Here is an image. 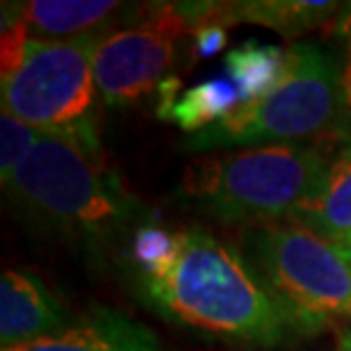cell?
I'll return each instance as SVG.
<instances>
[{
	"label": "cell",
	"instance_id": "obj_5",
	"mask_svg": "<svg viewBox=\"0 0 351 351\" xmlns=\"http://www.w3.org/2000/svg\"><path fill=\"white\" fill-rule=\"evenodd\" d=\"M105 34L30 39L19 66L0 82L3 110L44 135L64 137L85 151L101 153L94 55Z\"/></svg>",
	"mask_w": 351,
	"mask_h": 351
},
{
	"label": "cell",
	"instance_id": "obj_19",
	"mask_svg": "<svg viewBox=\"0 0 351 351\" xmlns=\"http://www.w3.org/2000/svg\"><path fill=\"white\" fill-rule=\"evenodd\" d=\"M338 351H351V331H345V333L340 335Z\"/></svg>",
	"mask_w": 351,
	"mask_h": 351
},
{
	"label": "cell",
	"instance_id": "obj_4",
	"mask_svg": "<svg viewBox=\"0 0 351 351\" xmlns=\"http://www.w3.org/2000/svg\"><path fill=\"white\" fill-rule=\"evenodd\" d=\"M290 71L269 98L240 105L223 121L189 135L185 149H254L274 144H304L308 139H338L342 128L340 58L317 41H292Z\"/></svg>",
	"mask_w": 351,
	"mask_h": 351
},
{
	"label": "cell",
	"instance_id": "obj_16",
	"mask_svg": "<svg viewBox=\"0 0 351 351\" xmlns=\"http://www.w3.org/2000/svg\"><path fill=\"white\" fill-rule=\"evenodd\" d=\"M178 242V230L165 226H139L132 237V263L137 274H146L158 269L160 265L169 261Z\"/></svg>",
	"mask_w": 351,
	"mask_h": 351
},
{
	"label": "cell",
	"instance_id": "obj_18",
	"mask_svg": "<svg viewBox=\"0 0 351 351\" xmlns=\"http://www.w3.org/2000/svg\"><path fill=\"white\" fill-rule=\"evenodd\" d=\"M226 27L221 25H213V23H206V25H199L192 34V48L199 58H213L226 46Z\"/></svg>",
	"mask_w": 351,
	"mask_h": 351
},
{
	"label": "cell",
	"instance_id": "obj_14",
	"mask_svg": "<svg viewBox=\"0 0 351 351\" xmlns=\"http://www.w3.org/2000/svg\"><path fill=\"white\" fill-rule=\"evenodd\" d=\"M242 105L240 91L228 78L203 80L167 105H158V117L162 121H171L180 130L196 135L210 125L223 121L230 112Z\"/></svg>",
	"mask_w": 351,
	"mask_h": 351
},
{
	"label": "cell",
	"instance_id": "obj_11",
	"mask_svg": "<svg viewBox=\"0 0 351 351\" xmlns=\"http://www.w3.org/2000/svg\"><path fill=\"white\" fill-rule=\"evenodd\" d=\"M117 0H30L16 3L19 16L32 39L60 41L89 32H105V25L121 12Z\"/></svg>",
	"mask_w": 351,
	"mask_h": 351
},
{
	"label": "cell",
	"instance_id": "obj_8",
	"mask_svg": "<svg viewBox=\"0 0 351 351\" xmlns=\"http://www.w3.org/2000/svg\"><path fill=\"white\" fill-rule=\"evenodd\" d=\"M71 324L64 304L44 280L25 269H5L0 278V345L14 349L55 335Z\"/></svg>",
	"mask_w": 351,
	"mask_h": 351
},
{
	"label": "cell",
	"instance_id": "obj_20",
	"mask_svg": "<svg viewBox=\"0 0 351 351\" xmlns=\"http://www.w3.org/2000/svg\"><path fill=\"white\" fill-rule=\"evenodd\" d=\"M335 244H338V242H335ZM340 247L345 249L347 254H351V240H347V242H340Z\"/></svg>",
	"mask_w": 351,
	"mask_h": 351
},
{
	"label": "cell",
	"instance_id": "obj_7",
	"mask_svg": "<svg viewBox=\"0 0 351 351\" xmlns=\"http://www.w3.org/2000/svg\"><path fill=\"white\" fill-rule=\"evenodd\" d=\"M215 3H149L135 23L108 32L94 55V82L105 108H125L169 78L176 46L194 34Z\"/></svg>",
	"mask_w": 351,
	"mask_h": 351
},
{
	"label": "cell",
	"instance_id": "obj_13",
	"mask_svg": "<svg viewBox=\"0 0 351 351\" xmlns=\"http://www.w3.org/2000/svg\"><path fill=\"white\" fill-rule=\"evenodd\" d=\"M223 71L240 91L242 105H254L269 98L285 82L290 71V55L287 48L249 39L226 53Z\"/></svg>",
	"mask_w": 351,
	"mask_h": 351
},
{
	"label": "cell",
	"instance_id": "obj_15",
	"mask_svg": "<svg viewBox=\"0 0 351 351\" xmlns=\"http://www.w3.org/2000/svg\"><path fill=\"white\" fill-rule=\"evenodd\" d=\"M41 135L44 132L21 121L12 112H0V180L3 185H7L19 167L25 162Z\"/></svg>",
	"mask_w": 351,
	"mask_h": 351
},
{
	"label": "cell",
	"instance_id": "obj_2",
	"mask_svg": "<svg viewBox=\"0 0 351 351\" xmlns=\"http://www.w3.org/2000/svg\"><path fill=\"white\" fill-rule=\"evenodd\" d=\"M315 144H274L199 158L185 169L178 196L221 223L287 221L319 194L333 167Z\"/></svg>",
	"mask_w": 351,
	"mask_h": 351
},
{
	"label": "cell",
	"instance_id": "obj_6",
	"mask_svg": "<svg viewBox=\"0 0 351 351\" xmlns=\"http://www.w3.org/2000/svg\"><path fill=\"white\" fill-rule=\"evenodd\" d=\"M244 258L308 335L351 317V256L299 223L271 221L244 233Z\"/></svg>",
	"mask_w": 351,
	"mask_h": 351
},
{
	"label": "cell",
	"instance_id": "obj_1",
	"mask_svg": "<svg viewBox=\"0 0 351 351\" xmlns=\"http://www.w3.org/2000/svg\"><path fill=\"white\" fill-rule=\"evenodd\" d=\"M137 280L162 317L210 338L265 349L311 338L254 265L206 230H178L169 261Z\"/></svg>",
	"mask_w": 351,
	"mask_h": 351
},
{
	"label": "cell",
	"instance_id": "obj_10",
	"mask_svg": "<svg viewBox=\"0 0 351 351\" xmlns=\"http://www.w3.org/2000/svg\"><path fill=\"white\" fill-rule=\"evenodd\" d=\"M342 10L333 0H242L215 3L206 23L230 27L237 23L263 25L285 39H297L304 32L328 23ZM203 23V25H206Z\"/></svg>",
	"mask_w": 351,
	"mask_h": 351
},
{
	"label": "cell",
	"instance_id": "obj_9",
	"mask_svg": "<svg viewBox=\"0 0 351 351\" xmlns=\"http://www.w3.org/2000/svg\"><path fill=\"white\" fill-rule=\"evenodd\" d=\"M5 351H162L158 335L114 308H94L64 331Z\"/></svg>",
	"mask_w": 351,
	"mask_h": 351
},
{
	"label": "cell",
	"instance_id": "obj_3",
	"mask_svg": "<svg viewBox=\"0 0 351 351\" xmlns=\"http://www.w3.org/2000/svg\"><path fill=\"white\" fill-rule=\"evenodd\" d=\"M3 189L27 223L66 242L98 244L137 215V201L101 153L55 135L39 137Z\"/></svg>",
	"mask_w": 351,
	"mask_h": 351
},
{
	"label": "cell",
	"instance_id": "obj_17",
	"mask_svg": "<svg viewBox=\"0 0 351 351\" xmlns=\"http://www.w3.org/2000/svg\"><path fill=\"white\" fill-rule=\"evenodd\" d=\"M335 37L342 39L340 55V80H342V128H340V146L351 144V3L342 5L333 23Z\"/></svg>",
	"mask_w": 351,
	"mask_h": 351
},
{
	"label": "cell",
	"instance_id": "obj_12",
	"mask_svg": "<svg viewBox=\"0 0 351 351\" xmlns=\"http://www.w3.org/2000/svg\"><path fill=\"white\" fill-rule=\"evenodd\" d=\"M328 242L351 240V144H342L319 194L290 219Z\"/></svg>",
	"mask_w": 351,
	"mask_h": 351
}]
</instances>
